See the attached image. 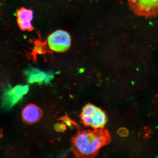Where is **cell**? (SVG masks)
Returning <instances> with one entry per match:
<instances>
[{"label": "cell", "mask_w": 158, "mask_h": 158, "mask_svg": "<svg viewBox=\"0 0 158 158\" xmlns=\"http://www.w3.org/2000/svg\"><path fill=\"white\" fill-rule=\"evenodd\" d=\"M111 136L107 129L100 128L92 131H78L72 138V150L77 158H93L99 150L111 142Z\"/></svg>", "instance_id": "6da1fadb"}, {"label": "cell", "mask_w": 158, "mask_h": 158, "mask_svg": "<svg viewBox=\"0 0 158 158\" xmlns=\"http://www.w3.org/2000/svg\"><path fill=\"white\" fill-rule=\"evenodd\" d=\"M80 117L85 127H92L94 130L104 128L108 121L105 112L90 103L83 107Z\"/></svg>", "instance_id": "7a4b0ae2"}, {"label": "cell", "mask_w": 158, "mask_h": 158, "mask_svg": "<svg viewBox=\"0 0 158 158\" xmlns=\"http://www.w3.org/2000/svg\"><path fill=\"white\" fill-rule=\"evenodd\" d=\"M130 8L136 15L145 18L158 15V0H127Z\"/></svg>", "instance_id": "3957f363"}, {"label": "cell", "mask_w": 158, "mask_h": 158, "mask_svg": "<svg viewBox=\"0 0 158 158\" xmlns=\"http://www.w3.org/2000/svg\"><path fill=\"white\" fill-rule=\"evenodd\" d=\"M29 86L18 85L14 88L9 87L4 91L2 98V106L3 109L9 110L23 98L27 93Z\"/></svg>", "instance_id": "277c9868"}, {"label": "cell", "mask_w": 158, "mask_h": 158, "mask_svg": "<svg viewBox=\"0 0 158 158\" xmlns=\"http://www.w3.org/2000/svg\"><path fill=\"white\" fill-rule=\"evenodd\" d=\"M47 43L51 50L56 52H64L70 48L71 37L67 31L58 30L49 35Z\"/></svg>", "instance_id": "5b68a950"}, {"label": "cell", "mask_w": 158, "mask_h": 158, "mask_svg": "<svg viewBox=\"0 0 158 158\" xmlns=\"http://www.w3.org/2000/svg\"><path fill=\"white\" fill-rule=\"evenodd\" d=\"M27 81L30 84H48L52 80L53 75L50 72H45L34 68H29L24 72Z\"/></svg>", "instance_id": "8992f818"}, {"label": "cell", "mask_w": 158, "mask_h": 158, "mask_svg": "<svg viewBox=\"0 0 158 158\" xmlns=\"http://www.w3.org/2000/svg\"><path fill=\"white\" fill-rule=\"evenodd\" d=\"M17 22L19 26L22 30L32 31L34 29L31 21L33 18V12L31 10L21 7L17 13Z\"/></svg>", "instance_id": "52a82bcc"}, {"label": "cell", "mask_w": 158, "mask_h": 158, "mask_svg": "<svg viewBox=\"0 0 158 158\" xmlns=\"http://www.w3.org/2000/svg\"><path fill=\"white\" fill-rule=\"evenodd\" d=\"M43 115L42 110L38 106L33 104L28 105L23 109L22 116L23 121L28 124L36 123Z\"/></svg>", "instance_id": "ba28073f"}, {"label": "cell", "mask_w": 158, "mask_h": 158, "mask_svg": "<svg viewBox=\"0 0 158 158\" xmlns=\"http://www.w3.org/2000/svg\"><path fill=\"white\" fill-rule=\"evenodd\" d=\"M58 120L64 121L71 129H73V126L77 128L78 129L80 128V126L78 125V124L74 121V120L69 118L67 114H66L65 116L59 118Z\"/></svg>", "instance_id": "9c48e42d"}, {"label": "cell", "mask_w": 158, "mask_h": 158, "mask_svg": "<svg viewBox=\"0 0 158 158\" xmlns=\"http://www.w3.org/2000/svg\"><path fill=\"white\" fill-rule=\"evenodd\" d=\"M54 128L56 131L64 132L67 129L66 124L63 123H57L54 126Z\"/></svg>", "instance_id": "30bf717a"}, {"label": "cell", "mask_w": 158, "mask_h": 158, "mask_svg": "<svg viewBox=\"0 0 158 158\" xmlns=\"http://www.w3.org/2000/svg\"><path fill=\"white\" fill-rule=\"evenodd\" d=\"M117 133L118 135L121 137H127L129 134L128 130L125 128H120L118 130Z\"/></svg>", "instance_id": "8fae6325"}]
</instances>
